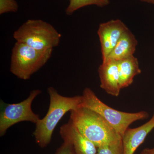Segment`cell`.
I'll use <instances>...</instances> for the list:
<instances>
[{"instance_id": "6da1fadb", "label": "cell", "mask_w": 154, "mask_h": 154, "mask_svg": "<svg viewBox=\"0 0 154 154\" xmlns=\"http://www.w3.org/2000/svg\"><path fill=\"white\" fill-rule=\"evenodd\" d=\"M70 112V121L97 148L113 144L122 140L120 134L95 111L81 106Z\"/></svg>"}, {"instance_id": "7a4b0ae2", "label": "cell", "mask_w": 154, "mask_h": 154, "mask_svg": "<svg viewBox=\"0 0 154 154\" xmlns=\"http://www.w3.org/2000/svg\"><path fill=\"white\" fill-rule=\"evenodd\" d=\"M48 93L50 97L48 111L44 118L36 124L33 133L36 143L41 148L49 144L56 127L65 114L81 107L82 101V96L66 97L53 87L48 88Z\"/></svg>"}, {"instance_id": "3957f363", "label": "cell", "mask_w": 154, "mask_h": 154, "mask_svg": "<svg viewBox=\"0 0 154 154\" xmlns=\"http://www.w3.org/2000/svg\"><path fill=\"white\" fill-rule=\"evenodd\" d=\"M13 36L17 42L40 51L53 50L61 38L52 25L40 19L27 20L14 32Z\"/></svg>"}, {"instance_id": "277c9868", "label": "cell", "mask_w": 154, "mask_h": 154, "mask_svg": "<svg viewBox=\"0 0 154 154\" xmlns=\"http://www.w3.org/2000/svg\"><path fill=\"white\" fill-rule=\"evenodd\" d=\"M82 96L81 106L89 108L102 116L122 137L132 123L148 116L145 111L127 113L113 109L102 102L89 88L84 89Z\"/></svg>"}, {"instance_id": "5b68a950", "label": "cell", "mask_w": 154, "mask_h": 154, "mask_svg": "<svg viewBox=\"0 0 154 154\" xmlns=\"http://www.w3.org/2000/svg\"><path fill=\"white\" fill-rule=\"evenodd\" d=\"M52 51H40L17 42L12 49L10 71L20 79H29L46 63Z\"/></svg>"}, {"instance_id": "8992f818", "label": "cell", "mask_w": 154, "mask_h": 154, "mask_svg": "<svg viewBox=\"0 0 154 154\" xmlns=\"http://www.w3.org/2000/svg\"><path fill=\"white\" fill-rule=\"evenodd\" d=\"M41 93L40 90H34L28 98L15 104H8L1 100L0 103V136L5 134L11 126L22 122H30L36 124L40 119L39 116L34 113L31 108L34 99Z\"/></svg>"}, {"instance_id": "52a82bcc", "label": "cell", "mask_w": 154, "mask_h": 154, "mask_svg": "<svg viewBox=\"0 0 154 154\" xmlns=\"http://www.w3.org/2000/svg\"><path fill=\"white\" fill-rule=\"evenodd\" d=\"M129 29L120 19L101 23L97 33L100 40L102 62L105 61L123 33Z\"/></svg>"}, {"instance_id": "ba28073f", "label": "cell", "mask_w": 154, "mask_h": 154, "mask_svg": "<svg viewBox=\"0 0 154 154\" xmlns=\"http://www.w3.org/2000/svg\"><path fill=\"white\" fill-rule=\"evenodd\" d=\"M60 134L64 142L71 145L75 154H97V147L85 137L69 120L61 126Z\"/></svg>"}, {"instance_id": "9c48e42d", "label": "cell", "mask_w": 154, "mask_h": 154, "mask_svg": "<svg viewBox=\"0 0 154 154\" xmlns=\"http://www.w3.org/2000/svg\"><path fill=\"white\" fill-rule=\"evenodd\" d=\"M100 87L107 94L115 97L119 96L121 89L117 61L107 60L102 62L98 68Z\"/></svg>"}, {"instance_id": "30bf717a", "label": "cell", "mask_w": 154, "mask_h": 154, "mask_svg": "<svg viewBox=\"0 0 154 154\" xmlns=\"http://www.w3.org/2000/svg\"><path fill=\"white\" fill-rule=\"evenodd\" d=\"M154 128V113L151 119L143 125L136 128H128L122 137V154H134Z\"/></svg>"}, {"instance_id": "8fae6325", "label": "cell", "mask_w": 154, "mask_h": 154, "mask_svg": "<svg viewBox=\"0 0 154 154\" xmlns=\"http://www.w3.org/2000/svg\"><path fill=\"white\" fill-rule=\"evenodd\" d=\"M137 44V39L128 29L122 36L107 60L118 61L134 56Z\"/></svg>"}, {"instance_id": "7c38bea8", "label": "cell", "mask_w": 154, "mask_h": 154, "mask_svg": "<svg viewBox=\"0 0 154 154\" xmlns=\"http://www.w3.org/2000/svg\"><path fill=\"white\" fill-rule=\"evenodd\" d=\"M117 62L120 88L124 89L132 84L134 77L140 74L141 70L138 59L134 56Z\"/></svg>"}, {"instance_id": "4fadbf2b", "label": "cell", "mask_w": 154, "mask_h": 154, "mask_svg": "<svg viewBox=\"0 0 154 154\" xmlns=\"http://www.w3.org/2000/svg\"><path fill=\"white\" fill-rule=\"evenodd\" d=\"M110 4V0H70L69 4L66 10V14L71 16L79 9L90 5L104 8Z\"/></svg>"}, {"instance_id": "5bb4252c", "label": "cell", "mask_w": 154, "mask_h": 154, "mask_svg": "<svg viewBox=\"0 0 154 154\" xmlns=\"http://www.w3.org/2000/svg\"><path fill=\"white\" fill-rule=\"evenodd\" d=\"M122 141L113 144L97 148V154H122Z\"/></svg>"}, {"instance_id": "9a60e30c", "label": "cell", "mask_w": 154, "mask_h": 154, "mask_svg": "<svg viewBox=\"0 0 154 154\" xmlns=\"http://www.w3.org/2000/svg\"><path fill=\"white\" fill-rule=\"evenodd\" d=\"M19 5L15 0H0V14L17 12Z\"/></svg>"}, {"instance_id": "2e32d148", "label": "cell", "mask_w": 154, "mask_h": 154, "mask_svg": "<svg viewBox=\"0 0 154 154\" xmlns=\"http://www.w3.org/2000/svg\"><path fill=\"white\" fill-rule=\"evenodd\" d=\"M56 154H75L70 144L64 142L56 152Z\"/></svg>"}, {"instance_id": "e0dca14e", "label": "cell", "mask_w": 154, "mask_h": 154, "mask_svg": "<svg viewBox=\"0 0 154 154\" xmlns=\"http://www.w3.org/2000/svg\"><path fill=\"white\" fill-rule=\"evenodd\" d=\"M140 154H154L152 149H145Z\"/></svg>"}, {"instance_id": "ac0fdd59", "label": "cell", "mask_w": 154, "mask_h": 154, "mask_svg": "<svg viewBox=\"0 0 154 154\" xmlns=\"http://www.w3.org/2000/svg\"><path fill=\"white\" fill-rule=\"evenodd\" d=\"M138 1L143 2L149 3V4H152V5H154V0H138Z\"/></svg>"}, {"instance_id": "d6986e66", "label": "cell", "mask_w": 154, "mask_h": 154, "mask_svg": "<svg viewBox=\"0 0 154 154\" xmlns=\"http://www.w3.org/2000/svg\"><path fill=\"white\" fill-rule=\"evenodd\" d=\"M152 149H153V152H154V148Z\"/></svg>"}, {"instance_id": "ffe728a7", "label": "cell", "mask_w": 154, "mask_h": 154, "mask_svg": "<svg viewBox=\"0 0 154 154\" xmlns=\"http://www.w3.org/2000/svg\"><path fill=\"white\" fill-rule=\"evenodd\" d=\"M69 1H70V0H69Z\"/></svg>"}]
</instances>
